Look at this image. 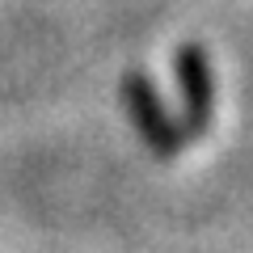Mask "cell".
Listing matches in <instances>:
<instances>
[{
  "instance_id": "obj_1",
  "label": "cell",
  "mask_w": 253,
  "mask_h": 253,
  "mask_svg": "<svg viewBox=\"0 0 253 253\" xmlns=\"http://www.w3.org/2000/svg\"><path fill=\"white\" fill-rule=\"evenodd\" d=\"M123 101L131 110V118H135V131L144 135V144L156 156H177L181 152V131L173 126L169 110L161 106V97H156V89L148 84L144 72H131L123 81Z\"/></svg>"
},
{
  "instance_id": "obj_2",
  "label": "cell",
  "mask_w": 253,
  "mask_h": 253,
  "mask_svg": "<svg viewBox=\"0 0 253 253\" xmlns=\"http://www.w3.org/2000/svg\"><path fill=\"white\" fill-rule=\"evenodd\" d=\"M177 84L186 101V126L203 135L211 126V63L203 46H181L177 51Z\"/></svg>"
}]
</instances>
